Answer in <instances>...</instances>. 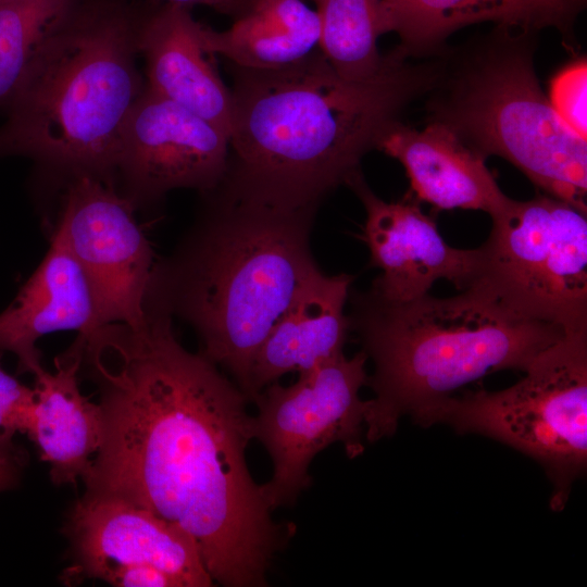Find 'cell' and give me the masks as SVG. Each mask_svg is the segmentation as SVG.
I'll use <instances>...</instances> for the list:
<instances>
[{
  "mask_svg": "<svg viewBox=\"0 0 587 587\" xmlns=\"http://www.w3.org/2000/svg\"><path fill=\"white\" fill-rule=\"evenodd\" d=\"M100 327L93 297L79 264L62 239L50 234L49 249L13 302L0 313V351L17 358V372L43 369L36 344L47 334Z\"/></svg>",
  "mask_w": 587,
  "mask_h": 587,
  "instance_id": "17",
  "label": "cell"
},
{
  "mask_svg": "<svg viewBox=\"0 0 587 587\" xmlns=\"http://www.w3.org/2000/svg\"><path fill=\"white\" fill-rule=\"evenodd\" d=\"M385 33H396L408 55L425 54L454 32L492 23L536 33L554 28L566 36L587 0H377Z\"/></svg>",
  "mask_w": 587,
  "mask_h": 587,
  "instance_id": "19",
  "label": "cell"
},
{
  "mask_svg": "<svg viewBox=\"0 0 587 587\" xmlns=\"http://www.w3.org/2000/svg\"><path fill=\"white\" fill-rule=\"evenodd\" d=\"M58 198L50 233L83 270L99 325H140L155 259L135 208L114 186L86 176L70 182Z\"/></svg>",
  "mask_w": 587,
  "mask_h": 587,
  "instance_id": "10",
  "label": "cell"
},
{
  "mask_svg": "<svg viewBox=\"0 0 587 587\" xmlns=\"http://www.w3.org/2000/svg\"><path fill=\"white\" fill-rule=\"evenodd\" d=\"M199 195L187 232L155 259L143 308L189 324L200 353L247 398L262 342L319 270L311 251L319 209L274 204L221 180Z\"/></svg>",
  "mask_w": 587,
  "mask_h": 587,
  "instance_id": "3",
  "label": "cell"
},
{
  "mask_svg": "<svg viewBox=\"0 0 587 587\" xmlns=\"http://www.w3.org/2000/svg\"><path fill=\"white\" fill-rule=\"evenodd\" d=\"M316 7L319 48L344 79L362 82L378 74L387 60L377 39L386 34L377 0H310Z\"/></svg>",
  "mask_w": 587,
  "mask_h": 587,
  "instance_id": "21",
  "label": "cell"
},
{
  "mask_svg": "<svg viewBox=\"0 0 587 587\" xmlns=\"http://www.w3.org/2000/svg\"><path fill=\"white\" fill-rule=\"evenodd\" d=\"M80 374L97 387L101 440L82 480L173 523L196 541L214 583L263 587L294 537L278 523L246 451L249 402L217 365L182 346L173 319L145 309L140 325L77 335Z\"/></svg>",
  "mask_w": 587,
  "mask_h": 587,
  "instance_id": "1",
  "label": "cell"
},
{
  "mask_svg": "<svg viewBox=\"0 0 587 587\" xmlns=\"http://www.w3.org/2000/svg\"><path fill=\"white\" fill-rule=\"evenodd\" d=\"M367 360L363 350L341 354L300 373L289 386L274 382L255 396L253 438L273 463L263 485L273 510L294 504L311 485L309 466L326 447L340 442L351 459L363 453L366 400L360 390L367 384Z\"/></svg>",
  "mask_w": 587,
  "mask_h": 587,
  "instance_id": "9",
  "label": "cell"
},
{
  "mask_svg": "<svg viewBox=\"0 0 587 587\" xmlns=\"http://www.w3.org/2000/svg\"><path fill=\"white\" fill-rule=\"evenodd\" d=\"M349 300L350 329L374 364L366 384L374 398L364 414L371 444L392 436L403 415L413 419L488 374L524 372L565 335L514 313L475 284L447 298L426 294L399 302L369 289Z\"/></svg>",
  "mask_w": 587,
  "mask_h": 587,
  "instance_id": "5",
  "label": "cell"
},
{
  "mask_svg": "<svg viewBox=\"0 0 587 587\" xmlns=\"http://www.w3.org/2000/svg\"><path fill=\"white\" fill-rule=\"evenodd\" d=\"M524 373L505 389L452 396L413 420L484 435L533 458L553 484L550 507L560 511L587 467V332L565 333Z\"/></svg>",
  "mask_w": 587,
  "mask_h": 587,
  "instance_id": "7",
  "label": "cell"
},
{
  "mask_svg": "<svg viewBox=\"0 0 587 587\" xmlns=\"http://www.w3.org/2000/svg\"><path fill=\"white\" fill-rule=\"evenodd\" d=\"M365 209L362 240L370 263L380 273L370 290L389 301H408L426 294L439 279L458 290L477 277L482 252L450 246L436 222L412 198L387 202L369 187L361 170L347 180Z\"/></svg>",
  "mask_w": 587,
  "mask_h": 587,
  "instance_id": "13",
  "label": "cell"
},
{
  "mask_svg": "<svg viewBox=\"0 0 587 587\" xmlns=\"http://www.w3.org/2000/svg\"><path fill=\"white\" fill-rule=\"evenodd\" d=\"M228 135L145 86L120 133L115 188L135 210L175 189H211L227 168Z\"/></svg>",
  "mask_w": 587,
  "mask_h": 587,
  "instance_id": "11",
  "label": "cell"
},
{
  "mask_svg": "<svg viewBox=\"0 0 587 587\" xmlns=\"http://www.w3.org/2000/svg\"><path fill=\"white\" fill-rule=\"evenodd\" d=\"M503 26L445 75L430 101V121L450 127L484 155L501 157L544 193L587 213V143L542 91L532 37Z\"/></svg>",
  "mask_w": 587,
  "mask_h": 587,
  "instance_id": "6",
  "label": "cell"
},
{
  "mask_svg": "<svg viewBox=\"0 0 587 587\" xmlns=\"http://www.w3.org/2000/svg\"><path fill=\"white\" fill-rule=\"evenodd\" d=\"M400 48L370 79L340 77L320 49L276 70L229 63L233 76L227 168L232 188L287 208H320L360 170L362 158L430 90L441 66L412 63Z\"/></svg>",
  "mask_w": 587,
  "mask_h": 587,
  "instance_id": "2",
  "label": "cell"
},
{
  "mask_svg": "<svg viewBox=\"0 0 587 587\" xmlns=\"http://www.w3.org/2000/svg\"><path fill=\"white\" fill-rule=\"evenodd\" d=\"M27 457L23 448H0V492L14 488L22 476Z\"/></svg>",
  "mask_w": 587,
  "mask_h": 587,
  "instance_id": "26",
  "label": "cell"
},
{
  "mask_svg": "<svg viewBox=\"0 0 587 587\" xmlns=\"http://www.w3.org/2000/svg\"><path fill=\"white\" fill-rule=\"evenodd\" d=\"M182 4L186 7L203 5L215 10L216 12L233 17L236 13L240 0H157Z\"/></svg>",
  "mask_w": 587,
  "mask_h": 587,
  "instance_id": "27",
  "label": "cell"
},
{
  "mask_svg": "<svg viewBox=\"0 0 587 587\" xmlns=\"http://www.w3.org/2000/svg\"><path fill=\"white\" fill-rule=\"evenodd\" d=\"M191 8L146 0L138 29L146 86L213 123L228 137L232 97L207 60Z\"/></svg>",
  "mask_w": 587,
  "mask_h": 587,
  "instance_id": "14",
  "label": "cell"
},
{
  "mask_svg": "<svg viewBox=\"0 0 587 587\" xmlns=\"http://www.w3.org/2000/svg\"><path fill=\"white\" fill-rule=\"evenodd\" d=\"M146 0H73L36 47L3 110L0 159L35 164L38 192L91 177L115 187L122 125L146 80Z\"/></svg>",
  "mask_w": 587,
  "mask_h": 587,
  "instance_id": "4",
  "label": "cell"
},
{
  "mask_svg": "<svg viewBox=\"0 0 587 587\" xmlns=\"http://www.w3.org/2000/svg\"><path fill=\"white\" fill-rule=\"evenodd\" d=\"M377 149L398 160L415 197L437 209L476 210L491 217L510 199L486 158L442 123L432 121L419 130L397 121L383 134Z\"/></svg>",
  "mask_w": 587,
  "mask_h": 587,
  "instance_id": "15",
  "label": "cell"
},
{
  "mask_svg": "<svg viewBox=\"0 0 587 587\" xmlns=\"http://www.w3.org/2000/svg\"><path fill=\"white\" fill-rule=\"evenodd\" d=\"M233 24L217 32L201 23L200 41L207 54L257 70H276L305 58L319 46L316 11L303 0H240Z\"/></svg>",
  "mask_w": 587,
  "mask_h": 587,
  "instance_id": "20",
  "label": "cell"
},
{
  "mask_svg": "<svg viewBox=\"0 0 587 587\" xmlns=\"http://www.w3.org/2000/svg\"><path fill=\"white\" fill-rule=\"evenodd\" d=\"M0 351V448L16 447V433H25L35 398V389L22 384L1 365Z\"/></svg>",
  "mask_w": 587,
  "mask_h": 587,
  "instance_id": "24",
  "label": "cell"
},
{
  "mask_svg": "<svg viewBox=\"0 0 587 587\" xmlns=\"http://www.w3.org/2000/svg\"><path fill=\"white\" fill-rule=\"evenodd\" d=\"M587 66L575 62L558 73L550 86V102L563 121L583 138L587 134Z\"/></svg>",
  "mask_w": 587,
  "mask_h": 587,
  "instance_id": "23",
  "label": "cell"
},
{
  "mask_svg": "<svg viewBox=\"0 0 587 587\" xmlns=\"http://www.w3.org/2000/svg\"><path fill=\"white\" fill-rule=\"evenodd\" d=\"M491 220L472 284L521 316L587 332L586 213L542 193L510 198Z\"/></svg>",
  "mask_w": 587,
  "mask_h": 587,
  "instance_id": "8",
  "label": "cell"
},
{
  "mask_svg": "<svg viewBox=\"0 0 587 587\" xmlns=\"http://www.w3.org/2000/svg\"><path fill=\"white\" fill-rule=\"evenodd\" d=\"M73 0H0V109L15 90L36 47Z\"/></svg>",
  "mask_w": 587,
  "mask_h": 587,
  "instance_id": "22",
  "label": "cell"
},
{
  "mask_svg": "<svg viewBox=\"0 0 587 587\" xmlns=\"http://www.w3.org/2000/svg\"><path fill=\"white\" fill-rule=\"evenodd\" d=\"M99 580L115 587H179L167 573L149 565L114 567L104 572Z\"/></svg>",
  "mask_w": 587,
  "mask_h": 587,
  "instance_id": "25",
  "label": "cell"
},
{
  "mask_svg": "<svg viewBox=\"0 0 587 587\" xmlns=\"http://www.w3.org/2000/svg\"><path fill=\"white\" fill-rule=\"evenodd\" d=\"M80 365L82 347L76 338L54 358L53 371L42 369L34 375L35 398L24 434L48 464L55 486L82 479L101 440V409L79 389Z\"/></svg>",
  "mask_w": 587,
  "mask_h": 587,
  "instance_id": "18",
  "label": "cell"
},
{
  "mask_svg": "<svg viewBox=\"0 0 587 587\" xmlns=\"http://www.w3.org/2000/svg\"><path fill=\"white\" fill-rule=\"evenodd\" d=\"M353 275L316 270L279 316L254 358L247 399L290 373H303L344 354Z\"/></svg>",
  "mask_w": 587,
  "mask_h": 587,
  "instance_id": "16",
  "label": "cell"
},
{
  "mask_svg": "<svg viewBox=\"0 0 587 587\" xmlns=\"http://www.w3.org/2000/svg\"><path fill=\"white\" fill-rule=\"evenodd\" d=\"M62 533L70 545L71 562L60 577L66 586L127 565L160 569L179 587L214 585L189 534L125 500L84 492L70 509Z\"/></svg>",
  "mask_w": 587,
  "mask_h": 587,
  "instance_id": "12",
  "label": "cell"
}]
</instances>
